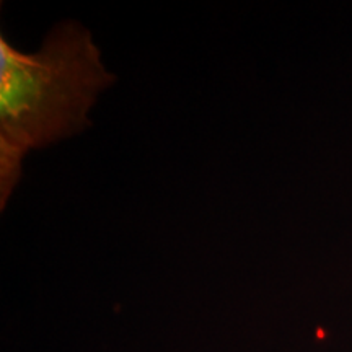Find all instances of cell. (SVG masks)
Wrapping results in <instances>:
<instances>
[{
    "label": "cell",
    "instance_id": "obj_1",
    "mask_svg": "<svg viewBox=\"0 0 352 352\" xmlns=\"http://www.w3.org/2000/svg\"><path fill=\"white\" fill-rule=\"evenodd\" d=\"M114 82L78 21L57 23L30 54L0 36V208L20 182L26 153L85 131L96 98Z\"/></svg>",
    "mask_w": 352,
    "mask_h": 352
}]
</instances>
